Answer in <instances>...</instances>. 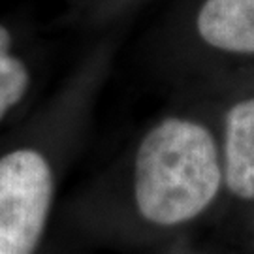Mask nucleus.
<instances>
[{
    "label": "nucleus",
    "instance_id": "obj_5",
    "mask_svg": "<svg viewBox=\"0 0 254 254\" xmlns=\"http://www.w3.org/2000/svg\"><path fill=\"white\" fill-rule=\"evenodd\" d=\"M11 36L0 25V119L25 96L30 75L25 64L9 53Z\"/></svg>",
    "mask_w": 254,
    "mask_h": 254
},
{
    "label": "nucleus",
    "instance_id": "obj_2",
    "mask_svg": "<svg viewBox=\"0 0 254 254\" xmlns=\"http://www.w3.org/2000/svg\"><path fill=\"white\" fill-rule=\"evenodd\" d=\"M53 200L47 160L32 149L0 158V254H34Z\"/></svg>",
    "mask_w": 254,
    "mask_h": 254
},
{
    "label": "nucleus",
    "instance_id": "obj_4",
    "mask_svg": "<svg viewBox=\"0 0 254 254\" xmlns=\"http://www.w3.org/2000/svg\"><path fill=\"white\" fill-rule=\"evenodd\" d=\"M224 177L236 196L254 200V98L228 111Z\"/></svg>",
    "mask_w": 254,
    "mask_h": 254
},
{
    "label": "nucleus",
    "instance_id": "obj_1",
    "mask_svg": "<svg viewBox=\"0 0 254 254\" xmlns=\"http://www.w3.org/2000/svg\"><path fill=\"white\" fill-rule=\"evenodd\" d=\"M222 181L215 139L205 127L166 119L147 134L136 154V203L153 224L173 226L198 217Z\"/></svg>",
    "mask_w": 254,
    "mask_h": 254
},
{
    "label": "nucleus",
    "instance_id": "obj_3",
    "mask_svg": "<svg viewBox=\"0 0 254 254\" xmlns=\"http://www.w3.org/2000/svg\"><path fill=\"white\" fill-rule=\"evenodd\" d=\"M198 32L220 51L254 53V0H205Z\"/></svg>",
    "mask_w": 254,
    "mask_h": 254
}]
</instances>
